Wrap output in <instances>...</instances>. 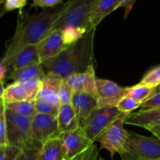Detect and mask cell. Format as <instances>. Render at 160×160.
I'll use <instances>...</instances> for the list:
<instances>
[{
    "instance_id": "6",
    "label": "cell",
    "mask_w": 160,
    "mask_h": 160,
    "mask_svg": "<svg viewBox=\"0 0 160 160\" xmlns=\"http://www.w3.org/2000/svg\"><path fill=\"white\" fill-rule=\"evenodd\" d=\"M7 122V137L9 145L21 149L42 146L36 145L32 138L31 120L32 118L21 117L6 109Z\"/></svg>"
},
{
    "instance_id": "37",
    "label": "cell",
    "mask_w": 160,
    "mask_h": 160,
    "mask_svg": "<svg viewBox=\"0 0 160 160\" xmlns=\"http://www.w3.org/2000/svg\"><path fill=\"white\" fill-rule=\"evenodd\" d=\"M147 131L151 132L156 138L160 140V125H156V126H152L147 128Z\"/></svg>"
},
{
    "instance_id": "30",
    "label": "cell",
    "mask_w": 160,
    "mask_h": 160,
    "mask_svg": "<svg viewBox=\"0 0 160 160\" xmlns=\"http://www.w3.org/2000/svg\"><path fill=\"white\" fill-rule=\"evenodd\" d=\"M140 110H148L160 108V86L156 88L149 98L145 100L141 106Z\"/></svg>"
},
{
    "instance_id": "9",
    "label": "cell",
    "mask_w": 160,
    "mask_h": 160,
    "mask_svg": "<svg viewBox=\"0 0 160 160\" xmlns=\"http://www.w3.org/2000/svg\"><path fill=\"white\" fill-rule=\"evenodd\" d=\"M31 131L33 141L39 146L46 141L61 135L57 118L45 114L37 113L33 117Z\"/></svg>"
},
{
    "instance_id": "4",
    "label": "cell",
    "mask_w": 160,
    "mask_h": 160,
    "mask_svg": "<svg viewBox=\"0 0 160 160\" xmlns=\"http://www.w3.org/2000/svg\"><path fill=\"white\" fill-rule=\"evenodd\" d=\"M122 160H160V140L129 133L126 144V153Z\"/></svg>"
},
{
    "instance_id": "39",
    "label": "cell",
    "mask_w": 160,
    "mask_h": 160,
    "mask_svg": "<svg viewBox=\"0 0 160 160\" xmlns=\"http://www.w3.org/2000/svg\"><path fill=\"white\" fill-rule=\"evenodd\" d=\"M85 151H86V150H85ZM85 151H84V152H85ZM84 152L81 153V154H79V155H78V156H75V157L72 158V159H69V160H82L83 159V157H84Z\"/></svg>"
},
{
    "instance_id": "29",
    "label": "cell",
    "mask_w": 160,
    "mask_h": 160,
    "mask_svg": "<svg viewBox=\"0 0 160 160\" xmlns=\"http://www.w3.org/2000/svg\"><path fill=\"white\" fill-rule=\"evenodd\" d=\"M9 145L7 137V122L6 117V107L1 100L0 104V145Z\"/></svg>"
},
{
    "instance_id": "38",
    "label": "cell",
    "mask_w": 160,
    "mask_h": 160,
    "mask_svg": "<svg viewBox=\"0 0 160 160\" xmlns=\"http://www.w3.org/2000/svg\"><path fill=\"white\" fill-rule=\"evenodd\" d=\"M8 68L3 64L0 63V81H3L5 78H6V73H7Z\"/></svg>"
},
{
    "instance_id": "20",
    "label": "cell",
    "mask_w": 160,
    "mask_h": 160,
    "mask_svg": "<svg viewBox=\"0 0 160 160\" xmlns=\"http://www.w3.org/2000/svg\"><path fill=\"white\" fill-rule=\"evenodd\" d=\"M1 100L6 103L29 101L28 95L22 82H13L5 88L4 92L0 95Z\"/></svg>"
},
{
    "instance_id": "13",
    "label": "cell",
    "mask_w": 160,
    "mask_h": 160,
    "mask_svg": "<svg viewBox=\"0 0 160 160\" xmlns=\"http://www.w3.org/2000/svg\"><path fill=\"white\" fill-rule=\"evenodd\" d=\"M94 65L89 66L84 72L74 73L66 78L65 81L74 92H87L96 95L97 87Z\"/></svg>"
},
{
    "instance_id": "5",
    "label": "cell",
    "mask_w": 160,
    "mask_h": 160,
    "mask_svg": "<svg viewBox=\"0 0 160 160\" xmlns=\"http://www.w3.org/2000/svg\"><path fill=\"white\" fill-rule=\"evenodd\" d=\"M129 114L122 113L117 117L98 137L100 148L108 151L111 158L116 153L120 156L126 153V144L129 137V132L125 130V120Z\"/></svg>"
},
{
    "instance_id": "40",
    "label": "cell",
    "mask_w": 160,
    "mask_h": 160,
    "mask_svg": "<svg viewBox=\"0 0 160 160\" xmlns=\"http://www.w3.org/2000/svg\"><path fill=\"white\" fill-rule=\"evenodd\" d=\"M5 2V0H0V3H3Z\"/></svg>"
},
{
    "instance_id": "36",
    "label": "cell",
    "mask_w": 160,
    "mask_h": 160,
    "mask_svg": "<svg viewBox=\"0 0 160 160\" xmlns=\"http://www.w3.org/2000/svg\"><path fill=\"white\" fill-rule=\"evenodd\" d=\"M136 1L137 0H119V2L117 4V8H116V10L119 9V8H123L125 10L124 18L126 19L128 16L129 15L130 12L132 9L134 5L135 4Z\"/></svg>"
},
{
    "instance_id": "17",
    "label": "cell",
    "mask_w": 160,
    "mask_h": 160,
    "mask_svg": "<svg viewBox=\"0 0 160 160\" xmlns=\"http://www.w3.org/2000/svg\"><path fill=\"white\" fill-rule=\"evenodd\" d=\"M35 64H42L39 57L38 45L28 46L20 52L11 64V71Z\"/></svg>"
},
{
    "instance_id": "41",
    "label": "cell",
    "mask_w": 160,
    "mask_h": 160,
    "mask_svg": "<svg viewBox=\"0 0 160 160\" xmlns=\"http://www.w3.org/2000/svg\"><path fill=\"white\" fill-rule=\"evenodd\" d=\"M99 160H106V159H104L103 158H102V157H99Z\"/></svg>"
},
{
    "instance_id": "22",
    "label": "cell",
    "mask_w": 160,
    "mask_h": 160,
    "mask_svg": "<svg viewBox=\"0 0 160 160\" xmlns=\"http://www.w3.org/2000/svg\"><path fill=\"white\" fill-rule=\"evenodd\" d=\"M87 32V30L84 28L73 26L67 27L62 30L64 43L67 46L73 45L81 40Z\"/></svg>"
},
{
    "instance_id": "23",
    "label": "cell",
    "mask_w": 160,
    "mask_h": 160,
    "mask_svg": "<svg viewBox=\"0 0 160 160\" xmlns=\"http://www.w3.org/2000/svg\"><path fill=\"white\" fill-rule=\"evenodd\" d=\"M154 90L155 88H152L147 87L143 84H138L137 85L130 88V91L128 95L135 99L136 101L143 103L145 100L149 98Z\"/></svg>"
},
{
    "instance_id": "21",
    "label": "cell",
    "mask_w": 160,
    "mask_h": 160,
    "mask_svg": "<svg viewBox=\"0 0 160 160\" xmlns=\"http://www.w3.org/2000/svg\"><path fill=\"white\" fill-rule=\"evenodd\" d=\"M5 104V103H4ZM6 109L12 113L24 117L33 118L38 113L34 106V101H22L5 104Z\"/></svg>"
},
{
    "instance_id": "35",
    "label": "cell",
    "mask_w": 160,
    "mask_h": 160,
    "mask_svg": "<svg viewBox=\"0 0 160 160\" xmlns=\"http://www.w3.org/2000/svg\"><path fill=\"white\" fill-rule=\"evenodd\" d=\"M99 152L96 145H92L84 152L82 160H99Z\"/></svg>"
},
{
    "instance_id": "32",
    "label": "cell",
    "mask_w": 160,
    "mask_h": 160,
    "mask_svg": "<svg viewBox=\"0 0 160 160\" xmlns=\"http://www.w3.org/2000/svg\"><path fill=\"white\" fill-rule=\"evenodd\" d=\"M73 94H74V92H73V90L70 88V87L67 84V82L64 81L63 84L62 85L59 92L60 105L71 104Z\"/></svg>"
},
{
    "instance_id": "33",
    "label": "cell",
    "mask_w": 160,
    "mask_h": 160,
    "mask_svg": "<svg viewBox=\"0 0 160 160\" xmlns=\"http://www.w3.org/2000/svg\"><path fill=\"white\" fill-rule=\"evenodd\" d=\"M27 0H5L3 6V12H10L15 9L21 10L27 5Z\"/></svg>"
},
{
    "instance_id": "28",
    "label": "cell",
    "mask_w": 160,
    "mask_h": 160,
    "mask_svg": "<svg viewBox=\"0 0 160 160\" xmlns=\"http://www.w3.org/2000/svg\"><path fill=\"white\" fill-rule=\"evenodd\" d=\"M23 149L11 145H0V160H17Z\"/></svg>"
},
{
    "instance_id": "27",
    "label": "cell",
    "mask_w": 160,
    "mask_h": 160,
    "mask_svg": "<svg viewBox=\"0 0 160 160\" xmlns=\"http://www.w3.org/2000/svg\"><path fill=\"white\" fill-rule=\"evenodd\" d=\"M142 104V102L136 101L135 99H134V98H132L131 97L128 96L127 95L126 96L123 97L119 102V103L117 106V108L122 113L130 114L131 113L132 111L135 110L138 108H140Z\"/></svg>"
},
{
    "instance_id": "8",
    "label": "cell",
    "mask_w": 160,
    "mask_h": 160,
    "mask_svg": "<svg viewBox=\"0 0 160 160\" xmlns=\"http://www.w3.org/2000/svg\"><path fill=\"white\" fill-rule=\"evenodd\" d=\"M98 109L117 107L119 102L126 96L130 88H123L117 83L106 79H96Z\"/></svg>"
},
{
    "instance_id": "7",
    "label": "cell",
    "mask_w": 160,
    "mask_h": 160,
    "mask_svg": "<svg viewBox=\"0 0 160 160\" xmlns=\"http://www.w3.org/2000/svg\"><path fill=\"white\" fill-rule=\"evenodd\" d=\"M122 114L117 107L97 109L88 117L83 126L89 140L95 143L102 133Z\"/></svg>"
},
{
    "instance_id": "24",
    "label": "cell",
    "mask_w": 160,
    "mask_h": 160,
    "mask_svg": "<svg viewBox=\"0 0 160 160\" xmlns=\"http://www.w3.org/2000/svg\"><path fill=\"white\" fill-rule=\"evenodd\" d=\"M65 79L56 73H48L42 80V87L43 88L52 91L59 94L61 87L63 84Z\"/></svg>"
},
{
    "instance_id": "34",
    "label": "cell",
    "mask_w": 160,
    "mask_h": 160,
    "mask_svg": "<svg viewBox=\"0 0 160 160\" xmlns=\"http://www.w3.org/2000/svg\"><path fill=\"white\" fill-rule=\"evenodd\" d=\"M63 0H32L31 7L52 8L62 4Z\"/></svg>"
},
{
    "instance_id": "25",
    "label": "cell",
    "mask_w": 160,
    "mask_h": 160,
    "mask_svg": "<svg viewBox=\"0 0 160 160\" xmlns=\"http://www.w3.org/2000/svg\"><path fill=\"white\" fill-rule=\"evenodd\" d=\"M34 106H35L38 113L52 116V117L57 118L60 106H56L53 103L45 101V100L35 99L34 100Z\"/></svg>"
},
{
    "instance_id": "14",
    "label": "cell",
    "mask_w": 160,
    "mask_h": 160,
    "mask_svg": "<svg viewBox=\"0 0 160 160\" xmlns=\"http://www.w3.org/2000/svg\"><path fill=\"white\" fill-rule=\"evenodd\" d=\"M125 123L145 129L152 126L160 125V108L131 112L126 118Z\"/></svg>"
},
{
    "instance_id": "2",
    "label": "cell",
    "mask_w": 160,
    "mask_h": 160,
    "mask_svg": "<svg viewBox=\"0 0 160 160\" xmlns=\"http://www.w3.org/2000/svg\"><path fill=\"white\" fill-rule=\"evenodd\" d=\"M95 29L88 31L76 43L67 46L59 56L42 63L46 73H52L64 79L84 72L94 65V36Z\"/></svg>"
},
{
    "instance_id": "26",
    "label": "cell",
    "mask_w": 160,
    "mask_h": 160,
    "mask_svg": "<svg viewBox=\"0 0 160 160\" xmlns=\"http://www.w3.org/2000/svg\"><path fill=\"white\" fill-rule=\"evenodd\" d=\"M139 84L152 88L160 86V65L148 70L141 80Z\"/></svg>"
},
{
    "instance_id": "18",
    "label": "cell",
    "mask_w": 160,
    "mask_h": 160,
    "mask_svg": "<svg viewBox=\"0 0 160 160\" xmlns=\"http://www.w3.org/2000/svg\"><path fill=\"white\" fill-rule=\"evenodd\" d=\"M42 64H35L17 70H12L8 79L12 80L13 82H22L30 80H42L46 76Z\"/></svg>"
},
{
    "instance_id": "11",
    "label": "cell",
    "mask_w": 160,
    "mask_h": 160,
    "mask_svg": "<svg viewBox=\"0 0 160 160\" xmlns=\"http://www.w3.org/2000/svg\"><path fill=\"white\" fill-rule=\"evenodd\" d=\"M67 47L62 38V30L50 31L38 44L39 57L42 63L59 56Z\"/></svg>"
},
{
    "instance_id": "12",
    "label": "cell",
    "mask_w": 160,
    "mask_h": 160,
    "mask_svg": "<svg viewBox=\"0 0 160 160\" xmlns=\"http://www.w3.org/2000/svg\"><path fill=\"white\" fill-rule=\"evenodd\" d=\"M71 104L76 112L79 125L81 128H83L92 112L98 109L96 95L87 92H75Z\"/></svg>"
},
{
    "instance_id": "10",
    "label": "cell",
    "mask_w": 160,
    "mask_h": 160,
    "mask_svg": "<svg viewBox=\"0 0 160 160\" xmlns=\"http://www.w3.org/2000/svg\"><path fill=\"white\" fill-rule=\"evenodd\" d=\"M63 144L65 159L69 160L90 148L93 143L86 135L84 129L78 127L76 129L62 133L60 135Z\"/></svg>"
},
{
    "instance_id": "15",
    "label": "cell",
    "mask_w": 160,
    "mask_h": 160,
    "mask_svg": "<svg viewBox=\"0 0 160 160\" xmlns=\"http://www.w3.org/2000/svg\"><path fill=\"white\" fill-rule=\"evenodd\" d=\"M38 160H66L60 136L52 138L42 144L39 151Z\"/></svg>"
},
{
    "instance_id": "3",
    "label": "cell",
    "mask_w": 160,
    "mask_h": 160,
    "mask_svg": "<svg viewBox=\"0 0 160 160\" xmlns=\"http://www.w3.org/2000/svg\"><path fill=\"white\" fill-rule=\"evenodd\" d=\"M99 0H67L58 7L51 31L62 30L67 27L84 28L88 32L89 21L92 12Z\"/></svg>"
},
{
    "instance_id": "31",
    "label": "cell",
    "mask_w": 160,
    "mask_h": 160,
    "mask_svg": "<svg viewBox=\"0 0 160 160\" xmlns=\"http://www.w3.org/2000/svg\"><path fill=\"white\" fill-rule=\"evenodd\" d=\"M36 99L45 100V101L53 103V104L56 105V106H60L59 94L56 93V92H52V91L43 88H42L41 91L39 92Z\"/></svg>"
},
{
    "instance_id": "19",
    "label": "cell",
    "mask_w": 160,
    "mask_h": 160,
    "mask_svg": "<svg viewBox=\"0 0 160 160\" xmlns=\"http://www.w3.org/2000/svg\"><path fill=\"white\" fill-rule=\"evenodd\" d=\"M118 2L119 0H99L91 15L88 31L95 30L103 19L115 11Z\"/></svg>"
},
{
    "instance_id": "16",
    "label": "cell",
    "mask_w": 160,
    "mask_h": 160,
    "mask_svg": "<svg viewBox=\"0 0 160 160\" xmlns=\"http://www.w3.org/2000/svg\"><path fill=\"white\" fill-rule=\"evenodd\" d=\"M57 121L61 134L74 130L80 127L76 112L72 104L60 105L57 116Z\"/></svg>"
},
{
    "instance_id": "1",
    "label": "cell",
    "mask_w": 160,
    "mask_h": 160,
    "mask_svg": "<svg viewBox=\"0 0 160 160\" xmlns=\"http://www.w3.org/2000/svg\"><path fill=\"white\" fill-rule=\"evenodd\" d=\"M58 8L45 9L35 14L20 10L15 33L8 42L1 64L10 67L20 52L31 45H38L51 31Z\"/></svg>"
}]
</instances>
